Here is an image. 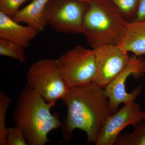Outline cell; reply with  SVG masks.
<instances>
[{
    "mask_svg": "<svg viewBox=\"0 0 145 145\" xmlns=\"http://www.w3.org/2000/svg\"><path fill=\"white\" fill-rule=\"evenodd\" d=\"M27 85L48 103L56 102L65 96L68 86L61 69L58 59H44L34 63L27 75Z\"/></svg>",
    "mask_w": 145,
    "mask_h": 145,
    "instance_id": "277c9868",
    "label": "cell"
},
{
    "mask_svg": "<svg viewBox=\"0 0 145 145\" xmlns=\"http://www.w3.org/2000/svg\"><path fill=\"white\" fill-rule=\"evenodd\" d=\"M93 49L96 67L93 82L105 88L125 67L130 57L118 45H105Z\"/></svg>",
    "mask_w": 145,
    "mask_h": 145,
    "instance_id": "ba28073f",
    "label": "cell"
},
{
    "mask_svg": "<svg viewBox=\"0 0 145 145\" xmlns=\"http://www.w3.org/2000/svg\"><path fill=\"white\" fill-rule=\"evenodd\" d=\"M114 145H145V120L138 123L132 133L119 135Z\"/></svg>",
    "mask_w": 145,
    "mask_h": 145,
    "instance_id": "4fadbf2b",
    "label": "cell"
},
{
    "mask_svg": "<svg viewBox=\"0 0 145 145\" xmlns=\"http://www.w3.org/2000/svg\"><path fill=\"white\" fill-rule=\"evenodd\" d=\"M54 106L27 85L21 91L12 118L23 132L27 145H44L53 142L48 135L62 125L59 114L51 113Z\"/></svg>",
    "mask_w": 145,
    "mask_h": 145,
    "instance_id": "7a4b0ae2",
    "label": "cell"
},
{
    "mask_svg": "<svg viewBox=\"0 0 145 145\" xmlns=\"http://www.w3.org/2000/svg\"><path fill=\"white\" fill-rule=\"evenodd\" d=\"M83 23V35L92 49L117 45L129 22L110 0H91Z\"/></svg>",
    "mask_w": 145,
    "mask_h": 145,
    "instance_id": "3957f363",
    "label": "cell"
},
{
    "mask_svg": "<svg viewBox=\"0 0 145 145\" xmlns=\"http://www.w3.org/2000/svg\"><path fill=\"white\" fill-rule=\"evenodd\" d=\"M28 0H0V11L13 18Z\"/></svg>",
    "mask_w": 145,
    "mask_h": 145,
    "instance_id": "e0dca14e",
    "label": "cell"
},
{
    "mask_svg": "<svg viewBox=\"0 0 145 145\" xmlns=\"http://www.w3.org/2000/svg\"><path fill=\"white\" fill-rule=\"evenodd\" d=\"M127 20L137 15L140 0H110Z\"/></svg>",
    "mask_w": 145,
    "mask_h": 145,
    "instance_id": "2e32d148",
    "label": "cell"
},
{
    "mask_svg": "<svg viewBox=\"0 0 145 145\" xmlns=\"http://www.w3.org/2000/svg\"><path fill=\"white\" fill-rule=\"evenodd\" d=\"M12 99L2 91H0V145H6L7 129L6 127V116Z\"/></svg>",
    "mask_w": 145,
    "mask_h": 145,
    "instance_id": "9a60e30c",
    "label": "cell"
},
{
    "mask_svg": "<svg viewBox=\"0 0 145 145\" xmlns=\"http://www.w3.org/2000/svg\"><path fill=\"white\" fill-rule=\"evenodd\" d=\"M145 74V60L142 56L133 55L118 75L104 88V93L108 99L112 113L118 110L121 104H126L135 101L142 92V86L137 87L131 93L126 90L127 79L132 75L136 79L142 78Z\"/></svg>",
    "mask_w": 145,
    "mask_h": 145,
    "instance_id": "52a82bcc",
    "label": "cell"
},
{
    "mask_svg": "<svg viewBox=\"0 0 145 145\" xmlns=\"http://www.w3.org/2000/svg\"><path fill=\"white\" fill-rule=\"evenodd\" d=\"M142 112L140 105L135 101L125 104L107 118L94 144L114 145L120 133L126 127L129 125L135 127L143 121Z\"/></svg>",
    "mask_w": 145,
    "mask_h": 145,
    "instance_id": "9c48e42d",
    "label": "cell"
},
{
    "mask_svg": "<svg viewBox=\"0 0 145 145\" xmlns=\"http://www.w3.org/2000/svg\"><path fill=\"white\" fill-rule=\"evenodd\" d=\"M88 7V3L78 0H50L45 10V22L59 33L82 34Z\"/></svg>",
    "mask_w": 145,
    "mask_h": 145,
    "instance_id": "5b68a950",
    "label": "cell"
},
{
    "mask_svg": "<svg viewBox=\"0 0 145 145\" xmlns=\"http://www.w3.org/2000/svg\"><path fill=\"white\" fill-rule=\"evenodd\" d=\"M142 118L143 120H145V109L142 112Z\"/></svg>",
    "mask_w": 145,
    "mask_h": 145,
    "instance_id": "ffe728a7",
    "label": "cell"
},
{
    "mask_svg": "<svg viewBox=\"0 0 145 145\" xmlns=\"http://www.w3.org/2000/svg\"><path fill=\"white\" fill-rule=\"evenodd\" d=\"M58 60L60 69L69 87L94 82L96 67L93 49L76 46Z\"/></svg>",
    "mask_w": 145,
    "mask_h": 145,
    "instance_id": "8992f818",
    "label": "cell"
},
{
    "mask_svg": "<svg viewBox=\"0 0 145 145\" xmlns=\"http://www.w3.org/2000/svg\"><path fill=\"white\" fill-rule=\"evenodd\" d=\"M39 33L33 27L21 25L0 11V39L8 40L25 48Z\"/></svg>",
    "mask_w": 145,
    "mask_h": 145,
    "instance_id": "30bf717a",
    "label": "cell"
},
{
    "mask_svg": "<svg viewBox=\"0 0 145 145\" xmlns=\"http://www.w3.org/2000/svg\"><path fill=\"white\" fill-rule=\"evenodd\" d=\"M78 1L81 2H83L88 3L89 1H91V0H78Z\"/></svg>",
    "mask_w": 145,
    "mask_h": 145,
    "instance_id": "44dd1931",
    "label": "cell"
},
{
    "mask_svg": "<svg viewBox=\"0 0 145 145\" xmlns=\"http://www.w3.org/2000/svg\"><path fill=\"white\" fill-rule=\"evenodd\" d=\"M50 0H32L25 7L20 9L13 18L17 22L24 23L39 32L47 26L44 21L45 10Z\"/></svg>",
    "mask_w": 145,
    "mask_h": 145,
    "instance_id": "7c38bea8",
    "label": "cell"
},
{
    "mask_svg": "<svg viewBox=\"0 0 145 145\" xmlns=\"http://www.w3.org/2000/svg\"><path fill=\"white\" fill-rule=\"evenodd\" d=\"M23 131L15 126L7 129L6 145H27Z\"/></svg>",
    "mask_w": 145,
    "mask_h": 145,
    "instance_id": "ac0fdd59",
    "label": "cell"
},
{
    "mask_svg": "<svg viewBox=\"0 0 145 145\" xmlns=\"http://www.w3.org/2000/svg\"><path fill=\"white\" fill-rule=\"evenodd\" d=\"M135 20H145V0H140Z\"/></svg>",
    "mask_w": 145,
    "mask_h": 145,
    "instance_id": "d6986e66",
    "label": "cell"
},
{
    "mask_svg": "<svg viewBox=\"0 0 145 145\" xmlns=\"http://www.w3.org/2000/svg\"><path fill=\"white\" fill-rule=\"evenodd\" d=\"M67 113L61 127L63 141L70 143L75 129L84 131L88 144H95L105 122L113 114L104 88L96 83L69 87L62 99Z\"/></svg>",
    "mask_w": 145,
    "mask_h": 145,
    "instance_id": "6da1fadb",
    "label": "cell"
},
{
    "mask_svg": "<svg viewBox=\"0 0 145 145\" xmlns=\"http://www.w3.org/2000/svg\"><path fill=\"white\" fill-rule=\"evenodd\" d=\"M24 48L13 42L0 39V55L10 57L24 63L26 60Z\"/></svg>",
    "mask_w": 145,
    "mask_h": 145,
    "instance_id": "5bb4252c",
    "label": "cell"
},
{
    "mask_svg": "<svg viewBox=\"0 0 145 145\" xmlns=\"http://www.w3.org/2000/svg\"><path fill=\"white\" fill-rule=\"evenodd\" d=\"M121 48L135 55H145V20L129 22L118 44Z\"/></svg>",
    "mask_w": 145,
    "mask_h": 145,
    "instance_id": "8fae6325",
    "label": "cell"
}]
</instances>
